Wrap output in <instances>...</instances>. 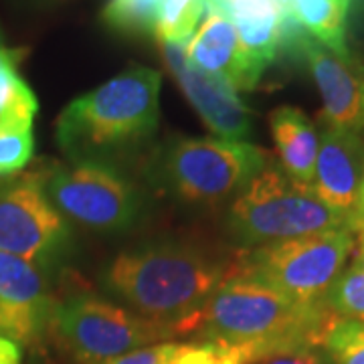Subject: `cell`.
<instances>
[{
    "mask_svg": "<svg viewBox=\"0 0 364 364\" xmlns=\"http://www.w3.org/2000/svg\"><path fill=\"white\" fill-rule=\"evenodd\" d=\"M338 318L324 304L306 306L249 277L229 275L196 316L198 342L241 348L251 364L277 352L322 348Z\"/></svg>",
    "mask_w": 364,
    "mask_h": 364,
    "instance_id": "cell-1",
    "label": "cell"
},
{
    "mask_svg": "<svg viewBox=\"0 0 364 364\" xmlns=\"http://www.w3.org/2000/svg\"><path fill=\"white\" fill-rule=\"evenodd\" d=\"M227 277L229 269L203 249L164 243L117 253L102 282L136 314L186 334Z\"/></svg>",
    "mask_w": 364,
    "mask_h": 364,
    "instance_id": "cell-2",
    "label": "cell"
},
{
    "mask_svg": "<svg viewBox=\"0 0 364 364\" xmlns=\"http://www.w3.org/2000/svg\"><path fill=\"white\" fill-rule=\"evenodd\" d=\"M156 69L130 65L75 97L57 119V144L71 162H104L136 152L160 119Z\"/></svg>",
    "mask_w": 364,
    "mask_h": 364,
    "instance_id": "cell-3",
    "label": "cell"
},
{
    "mask_svg": "<svg viewBox=\"0 0 364 364\" xmlns=\"http://www.w3.org/2000/svg\"><path fill=\"white\" fill-rule=\"evenodd\" d=\"M227 227L245 247H263L298 237L348 229V221L328 207L312 186L291 181L284 170L267 162L235 195Z\"/></svg>",
    "mask_w": 364,
    "mask_h": 364,
    "instance_id": "cell-4",
    "label": "cell"
},
{
    "mask_svg": "<svg viewBox=\"0 0 364 364\" xmlns=\"http://www.w3.org/2000/svg\"><path fill=\"white\" fill-rule=\"evenodd\" d=\"M354 245L356 237L348 229L279 241L245 251L229 275L255 279L298 304L316 306L324 304Z\"/></svg>",
    "mask_w": 364,
    "mask_h": 364,
    "instance_id": "cell-5",
    "label": "cell"
},
{
    "mask_svg": "<svg viewBox=\"0 0 364 364\" xmlns=\"http://www.w3.org/2000/svg\"><path fill=\"white\" fill-rule=\"evenodd\" d=\"M51 326L81 364H104L128 352L178 336L174 326L144 318L87 291L55 304Z\"/></svg>",
    "mask_w": 364,
    "mask_h": 364,
    "instance_id": "cell-6",
    "label": "cell"
},
{
    "mask_svg": "<svg viewBox=\"0 0 364 364\" xmlns=\"http://www.w3.org/2000/svg\"><path fill=\"white\" fill-rule=\"evenodd\" d=\"M158 164L164 182L178 198L217 205L257 176L267 164V154L243 140L174 138Z\"/></svg>",
    "mask_w": 364,
    "mask_h": 364,
    "instance_id": "cell-7",
    "label": "cell"
},
{
    "mask_svg": "<svg viewBox=\"0 0 364 364\" xmlns=\"http://www.w3.org/2000/svg\"><path fill=\"white\" fill-rule=\"evenodd\" d=\"M43 184L55 208L90 231H126L140 213L138 191L112 164L69 162L53 168Z\"/></svg>",
    "mask_w": 364,
    "mask_h": 364,
    "instance_id": "cell-8",
    "label": "cell"
},
{
    "mask_svg": "<svg viewBox=\"0 0 364 364\" xmlns=\"http://www.w3.org/2000/svg\"><path fill=\"white\" fill-rule=\"evenodd\" d=\"M69 243L67 219L55 208L37 174L0 178V251L49 265Z\"/></svg>",
    "mask_w": 364,
    "mask_h": 364,
    "instance_id": "cell-9",
    "label": "cell"
},
{
    "mask_svg": "<svg viewBox=\"0 0 364 364\" xmlns=\"http://www.w3.org/2000/svg\"><path fill=\"white\" fill-rule=\"evenodd\" d=\"M55 304L39 265L0 251V336L37 342L51 326Z\"/></svg>",
    "mask_w": 364,
    "mask_h": 364,
    "instance_id": "cell-10",
    "label": "cell"
},
{
    "mask_svg": "<svg viewBox=\"0 0 364 364\" xmlns=\"http://www.w3.org/2000/svg\"><path fill=\"white\" fill-rule=\"evenodd\" d=\"M186 45L160 43L162 57L181 85L182 93L193 104L208 130L221 140H243L251 130V112L237 95V91L223 79L213 77L195 67L184 53Z\"/></svg>",
    "mask_w": 364,
    "mask_h": 364,
    "instance_id": "cell-11",
    "label": "cell"
},
{
    "mask_svg": "<svg viewBox=\"0 0 364 364\" xmlns=\"http://www.w3.org/2000/svg\"><path fill=\"white\" fill-rule=\"evenodd\" d=\"M298 55L306 61L322 95V122L330 128L364 130V73L352 57H340L306 35Z\"/></svg>",
    "mask_w": 364,
    "mask_h": 364,
    "instance_id": "cell-12",
    "label": "cell"
},
{
    "mask_svg": "<svg viewBox=\"0 0 364 364\" xmlns=\"http://www.w3.org/2000/svg\"><path fill=\"white\" fill-rule=\"evenodd\" d=\"M364 182L363 132L326 126L314 172V191L332 210L350 221Z\"/></svg>",
    "mask_w": 364,
    "mask_h": 364,
    "instance_id": "cell-13",
    "label": "cell"
},
{
    "mask_svg": "<svg viewBox=\"0 0 364 364\" xmlns=\"http://www.w3.org/2000/svg\"><path fill=\"white\" fill-rule=\"evenodd\" d=\"M184 53L193 65L223 79L235 91L253 90L257 85L249 71L233 21L215 0H207V16L186 43Z\"/></svg>",
    "mask_w": 364,
    "mask_h": 364,
    "instance_id": "cell-14",
    "label": "cell"
},
{
    "mask_svg": "<svg viewBox=\"0 0 364 364\" xmlns=\"http://www.w3.org/2000/svg\"><path fill=\"white\" fill-rule=\"evenodd\" d=\"M231 16L249 71L259 83L261 75L279 51L282 9L273 0H215Z\"/></svg>",
    "mask_w": 364,
    "mask_h": 364,
    "instance_id": "cell-15",
    "label": "cell"
},
{
    "mask_svg": "<svg viewBox=\"0 0 364 364\" xmlns=\"http://www.w3.org/2000/svg\"><path fill=\"white\" fill-rule=\"evenodd\" d=\"M275 150L282 168L291 181L312 186L320 138L314 124L298 107H277L269 117Z\"/></svg>",
    "mask_w": 364,
    "mask_h": 364,
    "instance_id": "cell-16",
    "label": "cell"
},
{
    "mask_svg": "<svg viewBox=\"0 0 364 364\" xmlns=\"http://www.w3.org/2000/svg\"><path fill=\"white\" fill-rule=\"evenodd\" d=\"M23 49L9 47L0 33V132L33 130L39 100L21 75Z\"/></svg>",
    "mask_w": 364,
    "mask_h": 364,
    "instance_id": "cell-17",
    "label": "cell"
},
{
    "mask_svg": "<svg viewBox=\"0 0 364 364\" xmlns=\"http://www.w3.org/2000/svg\"><path fill=\"white\" fill-rule=\"evenodd\" d=\"M350 0H291V14L310 37L340 57H350L346 45V18Z\"/></svg>",
    "mask_w": 364,
    "mask_h": 364,
    "instance_id": "cell-18",
    "label": "cell"
},
{
    "mask_svg": "<svg viewBox=\"0 0 364 364\" xmlns=\"http://www.w3.org/2000/svg\"><path fill=\"white\" fill-rule=\"evenodd\" d=\"M164 0H109L102 11L107 28L124 35H156Z\"/></svg>",
    "mask_w": 364,
    "mask_h": 364,
    "instance_id": "cell-19",
    "label": "cell"
},
{
    "mask_svg": "<svg viewBox=\"0 0 364 364\" xmlns=\"http://www.w3.org/2000/svg\"><path fill=\"white\" fill-rule=\"evenodd\" d=\"M205 13L207 0H164L154 37L160 43L186 45Z\"/></svg>",
    "mask_w": 364,
    "mask_h": 364,
    "instance_id": "cell-20",
    "label": "cell"
},
{
    "mask_svg": "<svg viewBox=\"0 0 364 364\" xmlns=\"http://www.w3.org/2000/svg\"><path fill=\"white\" fill-rule=\"evenodd\" d=\"M324 306L340 320L364 322V272L350 267L340 273L326 294Z\"/></svg>",
    "mask_w": 364,
    "mask_h": 364,
    "instance_id": "cell-21",
    "label": "cell"
},
{
    "mask_svg": "<svg viewBox=\"0 0 364 364\" xmlns=\"http://www.w3.org/2000/svg\"><path fill=\"white\" fill-rule=\"evenodd\" d=\"M322 348L332 364H364V322L338 318L330 326Z\"/></svg>",
    "mask_w": 364,
    "mask_h": 364,
    "instance_id": "cell-22",
    "label": "cell"
},
{
    "mask_svg": "<svg viewBox=\"0 0 364 364\" xmlns=\"http://www.w3.org/2000/svg\"><path fill=\"white\" fill-rule=\"evenodd\" d=\"M170 364H251V358L241 348L196 340L176 344Z\"/></svg>",
    "mask_w": 364,
    "mask_h": 364,
    "instance_id": "cell-23",
    "label": "cell"
},
{
    "mask_svg": "<svg viewBox=\"0 0 364 364\" xmlns=\"http://www.w3.org/2000/svg\"><path fill=\"white\" fill-rule=\"evenodd\" d=\"M35 152L33 130L0 132V178L18 174Z\"/></svg>",
    "mask_w": 364,
    "mask_h": 364,
    "instance_id": "cell-24",
    "label": "cell"
},
{
    "mask_svg": "<svg viewBox=\"0 0 364 364\" xmlns=\"http://www.w3.org/2000/svg\"><path fill=\"white\" fill-rule=\"evenodd\" d=\"M174 348H176L174 342H160V344H152V346H144L138 350L128 352V354L104 364H170Z\"/></svg>",
    "mask_w": 364,
    "mask_h": 364,
    "instance_id": "cell-25",
    "label": "cell"
},
{
    "mask_svg": "<svg viewBox=\"0 0 364 364\" xmlns=\"http://www.w3.org/2000/svg\"><path fill=\"white\" fill-rule=\"evenodd\" d=\"M253 364H332L326 356L324 348H306V350L277 352L272 356L259 358Z\"/></svg>",
    "mask_w": 364,
    "mask_h": 364,
    "instance_id": "cell-26",
    "label": "cell"
},
{
    "mask_svg": "<svg viewBox=\"0 0 364 364\" xmlns=\"http://www.w3.org/2000/svg\"><path fill=\"white\" fill-rule=\"evenodd\" d=\"M0 364H23L21 344L6 336H0Z\"/></svg>",
    "mask_w": 364,
    "mask_h": 364,
    "instance_id": "cell-27",
    "label": "cell"
},
{
    "mask_svg": "<svg viewBox=\"0 0 364 364\" xmlns=\"http://www.w3.org/2000/svg\"><path fill=\"white\" fill-rule=\"evenodd\" d=\"M352 267L364 272V247L356 249V257H354V265H352Z\"/></svg>",
    "mask_w": 364,
    "mask_h": 364,
    "instance_id": "cell-28",
    "label": "cell"
},
{
    "mask_svg": "<svg viewBox=\"0 0 364 364\" xmlns=\"http://www.w3.org/2000/svg\"><path fill=\"white\" fill-rule=\"evenodd\" d=\"M273 2L282 9V13H286L287 9H289V2H291V0H273Z\"/></svg>",
    "mask_w": 364,
    "mask_h": 364,
    "instance_id": "cell-29",
    "label": "cell"
},
{
    "mask_svg": "<svg viewBox=\"0 0 364 364\" xmlns=\"http://www.w3.org/2000/svg\"><path fill=\"white\" fill-rule=\"evenodd\" d=\"M364 247V229H363V233L358 235V241H356V249H360Z\"/></svg>",
    "mask_w": 364,
    "mask_h": 364,
    "instance_id": "cell-30",
    "label": "cell"
}]
</instances>
